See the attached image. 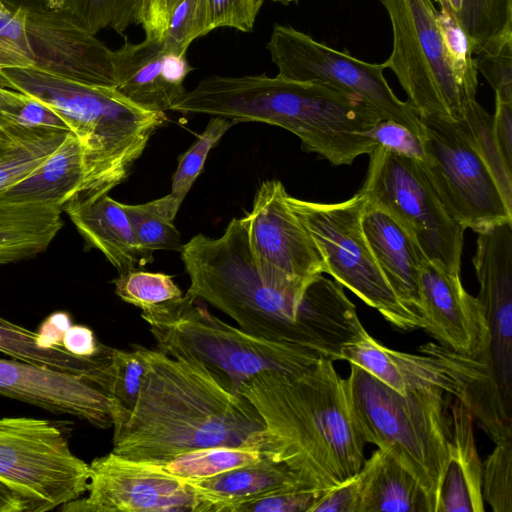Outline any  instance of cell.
<instances>
[{
	"mask_svg": "<svg viewBox=\"0 0 512 512\" xmlns=\"http://www.w3.org/2000/svg\"><path fill=\"white\" fill-rule=\"evenodd\" d=\"M146 370L130 410H112V451L164 461L212 446L262 448L263 421L254 406L207 367L140 344Z\"/></svg>",
	"mask_w": 512,
	"mask_h": 512,
	"instance_id": "6da1fadb",
	"label": "cell"
},
{
	"mask_svg": "<svg viewBox=\"0 0 512 512\" xmlns=\"http://www.w3.org/2000/svg\"><path fill=\"white\" fill-rule=\"evenodd\" d=\"M238 394L264 424L263 455L284 464L304 485L328 490L356 474L365 462L362 438L347 391L333 361L309 368L263 371Z\"/></svg>",
	"mask_w": 512,
	"mask_h": 512,
	"instance_id": "7a4b0ae2",
	"label": "cell"
},
{
	"mask_svg": "<svg viewBox=\"0 0 512 512\" xmlns=\"http://www.w3.org/2000/svg\"><path fill=\"white\" fill-rule=\"evenodd\" d=\"M0 87L47 104L85 151V184L78 194L109 193L126 180L165 112L147 111L116 88L73 81L36 68L0 69Z\"/></svg>",
	"mask_w": 512,
	"mask_h": 512,
	"instance_id": "3957f363",
	"label": "cell"
},
{
	"mask_svg": "<svg viewBox=\"0 0 512 512\" xmlns=\"http://www.w3.org/2000/svg\"><path fill=\"white\" fill-rule=\"evenodd\" d=\"M180 255L190 278L186 294L211 304L251 335L304 348L298 317L305 288L282 289L262 282L244 217L233 218L218 238L195 235Z\"/></svg>",
	"mask_w": 512,
	"mask_h": 512,
	"instance_id": "277c9868",
	"label": "cell"
},
{
	"mask_svg": "<svg viewBox=\"0 0 512 512\" xmlns=\"http://www.w3.org/2000/svg\"><path fill=\"white\" fill-rule=\"evenodd\" d=\"M346 384L364 441L404 466L423 488L431 512H437L448 460V406L453 396L434 386L401 394L355 364H350Z\"/></svg>",
	"mask_w": 512,
	"mask_h": 512,
	"instance_id": "5b68a950",
	"label": "cell"
},
{
	"mask_svg": "<svg viewBox=\"0 0 512 512\" xmlns=\"http://www.w3.org/2000/svg\"><path fill=\"white\" fill-rule=\"evenodd\" d=\"M141 317L158 351L207 367L234 393L260 372L297 373L320 358L302 347L234 327L211 314L201 299L188 294L142 310Z\"/></svg>",
	"mask_w": 512,
	"mask_h": 512,
	"instance_id": "8992f818",
	"label": "cell"
},
{
	"mask_svg": "<svg viewBox=\"0 0 512 512\" xmlns=\"http://www.w3.org/2000/svg\"><path fill=\"white\" fill-rule=\"evenodd\" d=\"M171 110L279 126L298 136L303 150L327 142L342 117L341 97L335 87L265 74L207 77L179 97Z\"/></svg>",
	"mask_w": 512,
	"mask_h": 512,
	"instance_id": "52a82bcc",
	"label": "cell"
},
{
	"mask_svg": "<svg viewBox=\"0 0 512 512\" xmlns=\"http://www.w3.org/2000/svg\"><path fill=\"white\" fill-rule=\"evenodd\" d=\"M392 28L385 61L420 118L460 122L476 100L477 85L455 68L438 24L433 0H378Z\"/></svg>",
	"mask_w": 512,
	"mask_h": 512,
	"instance_id": "ba28073f",
	"label": "cell"
},
{
	"mask_svg": "<svg viewBox=\"0 0 512 512\" xmlns=\"http://www.w3.org/2000/svg\"><path fill=\"white\" fill-rule=\"evenodd\" d=\"M286 200L315 241L325 273L395 327L406 331L423 328L420 315L391 289L365 239L361 220L367 199L361 191L338 203L310 202L289 194Z\"/></svg>",
	"mask_w": 512,
	"mask_h": 512,
	"instance_id": "9c48e42d",
	"label": "cell"
},
{
	"mask_svg": "<svg viewBox=\"0 0 512 512\" xmlns=\"http://www.w3.org/2000/svg\"><path fill=\"white\" fill-rule=\"evenodd\" d=\"M361 191L369 205L391 215L423 257L460 274L465 228L443 206L420 161L377 146Z\"/></svg>",
	"mask_w": 512,
	"mask_h": 512,
	"instance_id": "30bf717a",
	"label": "cell"
},
{
	"mask_svg": "<svg viewBox=\"0 0 512 512\" xmlns=\"http://www.w3.org/2000/svg\"><path fill=\"white\" fill-rule=\"evenodd\" d=\"M89 464L70 449L56 423L33 417L0 418V480L29 512L59 508L87 492Z\"/></svg>",
	"mask_w": 512,
	"mask_h": 512,
	"instance_id": "8fae6325",
	"label": "cell"
},
{
	"mask_svg": "<svg viewBox=\"0 0 512 512\" xmlns=\"http://www.w3.org/2000/svg\"><path fill=\"white\" fill-rule=\"evenodd\" d=\"M266 47L278 76L326 83L355 95L381 119L395 121L423 138L421 118L408 101L395 95L384 76L385 61H363L289 25L275 24Z\"/></svg>",
	"mask_w": 512,
	"mask_h": 512,
	"instance_id": "7c38bea8",
	"label": "cell"
},
{
	"mask_svg": "<svg viewBox=\"0 0 512 512\" xmlns=\"http://www.w3.org/2000/svg\"><path fill=\"white\" fill-rule=\"evenodd\" d=\"M423 171L448 214L480 233L512 222L509 208L488 167L458 122L421 118Z\"/></svg>",
	"mask_w": 512,
	"mask_h": 512,
	"instance_id": "4fadbf2b",
	"label": "cell"
},
{
	"mask_svg": "<svg viewBox=\"0 0 512 512\" xmlns=\"http://www.w3.org/2000/svg\"><path fill=\"white\" fill-rule=\"evenodd\" d=\"M287 194L279 180L259 186L252 210L244 217L247 240L262 282L302 290L326 267L315 241L288 205Z\"/></svg>",
	"mask_w": 512,
	"mask_h": 512,
	"instance_id": "5bb4252c",
	"label": "cell"
},
{
	"mask_svg": "<svg viewBox=\"0 0 512 512\" xmlns=\"http://www.w3.org/2000/svg\"><path fill=\"white\" fill-rule=\"evenodd\" d=\"M88 495L60 507L69 512H199L186 479L156 461L134 460L111 451L90 464Z\"/></svg>",
	"mask_w": 512,
	"mask_h": 512,
	"instance_id": "9a60e30c",
	"label": "cell"
},
{
	"mask_svg": "<svg viewBox=\"0 0 512 512\" xmlns=\"http://www.w3.org/2000/svg\"><path fill=\"white\" fill-rule=\"evenodd\" d=\"M25 33L30 67L85 84L117 87L113 51L69 12L26 11Z\"/></svg>",
	"mask_w": 512,
	"mask_h": 512,
	"instance_id": "2e32d148",
	"label": "cell"
},
{
	"mask_svg": "<svg viewBox=\"0 0 512 512\" xmlns=\"http://www.w3.org/2000/svg\"><path fill=\"white\" fill-rule=\"evenodd\" d=\"M419 297L422 329L451 351L479 356L489 368V329L485 310L478 298L465 290L460 274L423 260Z\"/></svg>",
	"mask_w": 512,
	"mask_h": 512,
	"instance_id": "e0dca14e",
	"label": "cell"
},
{
	"mask_svg": "<svg viewBox=\"0 0 512 512\" xmlns=\"http://www.w3.org/2000/svg\"><path fill=\"white\" fill-rule=\"evenodd\" d=\"M0 394L97 428L112 427L111 399L84 377L20 360L0 359Z\"/></svg>",
	"mask_w": 512,
	"mask_h": 512,
	"instance_id": "ac0fdd59",
	"label": "cell"
},
{
	"mask_svg": "<svg viewBox=\"0 0 512 512\" xmlns=\"http://www.w3.org/2000/svg\"><path fill=\"white\" fill-rule=\"evenodd\" d=\"M299 324L307 348L332 361L341 360L343 349L368 333L343 286L322 274L313 276L305 287Z\"/></svg>",
	"mask_w": 512,
	"mask_h": 512,
	"instance_id": "d6986e66",
	"label": "cell"
},
{
	"mask_svg": "<svg viewBox=\"0 0 512 512\" xmlns=\"http://www.w3.org/2000/svg\"><path fill=\"white\" fill-rule=\"evenodd\" d=\"M62 212L68 215L85 241L103 253L119 275L147 264L123 204L108 193L77 194L63 205Z\"/></svg>",
	"mask_w": 512,
	"mask_h": 512,
	"instance_id": "ffe728a7",
	"label": "cell"
},
{
	"mask_svg": "<svg viewBox=\"0 0 512 512\" xmlns=\"http://www.w3.org/2000/svg\"><path fill=\"white\" fill-rule=\"evenodd\" d=\"M362 230L370 250L397 298L418 313L419 273L425 258L406 230L387 212L368 204Z\"/></svg>",
	"mask_w": 512,
	"mask_h": 512,
	"instance_id": "44dd1931",
	"label": "cell"
},
{
	"mask_svg": "<svg viewBox=\"0 0 512 512\" xmlns=\"http://www.w3.org/2000/svg\"><path fill=\"white\" fill-rule=\"evenodd\" d=\"M341 360L359 366L401 394L414 388L434 386L453 398L459 397L458 386L437 357L387 348L369 333L345 347Z\"/></svg>",
	"mask_w": 512,
	"mask_h": 512,
	"instance_id": "7402d4cb",
	"label": "cell"
},
{
	"mask_svg": "<svg viewBox=\"0 0 512 512\" xmlns=\"http://www.w3.org/2000/svg\"><path fill=\"white\" fill-rule=\"evenodd\" d=\"M450 442L437 512H483L482 466L473 421L467 406L453 398L450 406Z\"/></svg>",
	"mask_w": 512,
	"mask_h": 512,
	"instance_id": "603a6c76",
	"label": "cell"
},
{
	"mask_svg": "<svg viewBox=\"0 0 512 512\" xmlns=\"http://www.w3.org/2000/svg\"><path fill=\"white\" fill-rule=\"evenodd\" d=\"M85 151L70 131L63 142L30 174L0 193V203L14 205H63L85 184Z\"/></svg>",
	"mask_w": 512,
	"mask_h": 512,
	"instance_id": "cb8c5ba5",
	"label": "cell"
},
{
	"mask_svg": "<svg viewBox=\"0 0 512 512\" xmlns=\"http://www.w3.org/2000/svg\"><path fill=\"white\" fill-rule=\"evenodd\" d=\"M161 40L145 38L140 43L128 40L114 53L118 85L116 89L135 105L151 112L171 110L186 91L170 83L164 72Z\"/></svg>",
	"mask_w": 512,
	"mask_h": 512,
	"instance_id": "d4e9b609",
	"label": "cell"
},
{
	"mask_svg": "<svg viewBox=\"0 0 512 512\" xmlns=\"http://www.w3.org/2000/svg\"><path fill=\"white\" fill-rule=\"evenodd\" d=\"M187 481L197 492L199 512H235L241 504L272 491L304 485L284 464L265 455L257 462L212 477Z\"/></svg>",
	"mask_w": 512,
	"mask_h": 512,
	"instance_id": "484cf974",
	"label": "cell"
},
{
	"mask_svg": "<svg viewBox=\"0 0 512 512\" xmlns=\"http://www.w3.org/2000/svg\"><path fill=\"white\" fill-rule=\"evenodd\" d=\"M52 206L0 203V265L43 253L63 226Z\"/></svg>",
	"mask_w": 512,
	"mask_h": 512,
	"instance_id": "4316f807",
	"label": "cell"
},
{
	"mask_svg": "<svg viewBox=\"0 0 512 512\" xmlns=\"http://www.w3.org/2000/svg\"><path fill=\"white\" fill-rule=\"evenodd\" d=\"M359 512H431L417 479L392 455L377 449L369 459Z\"/></svg>",
	"mask_w": 512,
	"mask_h": 512,
	"instance_id": "83f0119b",
	"label": "cell"
},
{
	"mask_svg": "<svg viewBox=\"0 0 512 512\" xmlns=\"http://www.w3.org/2000/svg\"><path fill=\"white\" fill-rule=\"evenodd\" d=\"M130 347L126 351L102 344L90 378L111 399L112 410H130L140 394L146 363L139 345Z\"/></svg>",
	"mask_w": 512,
	"mask_h": 512,
	"instance_id": "f1b7e54d",
	"label": "cell"
},
{
	"mask_svg": "<svg viewBox=\"0 0 512 512\" xmlns=\"http://www.w3.org/2000/svg\"><path fill=\"white\" fill-rule=\"evenodd\" d=\"M0 352L16 360L80 375L90 382L98 364V353L93 357H79L61 346H48L38 333L0 317Z\"/></svg>",
	"mask_w": 512,
	"mask_h": 512,
	"instance_id": "f546056e",
	"label": "cell"
},
{
	"mask_svg": "<svg viewBox=\"0 0 512 512\" xmlns=\"http://www.w3.org/2000/svg\"><path fill=\"white\" fill-rule=\"evenodd\" d=\"M68 132L13 125L10 136L0 146V193L36 169L63 142Z\"/></svg>",
	"mask_w": 512,
	"mask_h": 512,
	"instance_id": "4dcf8cb0",
	"label": "cell"
},
{
	"mask_svg": "<svg viewBox=\"0 0 512 512\" xmlns=\"http://www.w3.org/2000/svg\"><path fill=\"white\" fill-rule=\"evenodd\" d=\"M123 204V203H122ZM181 206L171 194L143 204H123L137 246L147 264L153 261V252L183 248L174 218Z\"/></svg>",
	"mask_w": 512,
	"mask_h": 512,
	"instance_id": "1f68e13d",
	"label": "cell"
},
{
	"mask_svg": "<svg viewBox=\"0 0 512 512\" xmlns=\"http://www.w3.org/2000/svg\"><path fill=\"white\" fill-rule=\"evenodd\" d=\"M263 457L258 446H212L156 461L171 475L186 480H200L259 461Z\"/></svg>",
	"mask_w": 512,
	"mask_h": 512,
	"instance_id": "d6a6232c",
	"label": "cell"
},
{
	"mask_svg": "<svg viewBox=\"0 0 512 512\" xmlns=\"http://www.w3.org/2000/svg\"><path fill=\"white\" fill-rule=\"evenodd\" d=\"M458 123L494 177L507 206L512 209V170L506 166L496 142L493 115L474 100Z\"/></svg>",
	"mask_w": 512,
	"mask_h": 512,
	"instance_id": "836d02e7",
	"label": "cell"
},
{
	"mask_svg": "<svg viewBox=\"0 0 512 512\" xmlns=\"http://www.w3.org/2000/svg\"><path fill=\"white\" fill-rule=\"evenodd\" d=\"M115 293L126 303L141 310L183 296L173 278L165 273L131 270L114 280Z\"/></svg>",
	"mask_w": 512,
	"mask_h": 512,
	"instance_id": "e575fe53",
	"label": "cell"
},
{
	"mask_svg": "<svg viewBox=\"0 0 512 512\" xmlns=\"http://www.w3.org/2000/svg\"><path fill=\"white\" fill-rule=\"evenodd\" d=\"M236 121L213 116L193 145L179 157L172 178L171 195L182 204L193 183L202 172L210 150Z\"/></svg>",
	"mask_w": 512,
	"mask_h": 512,
	"instance_id": "d590c367",
	"label": "cell"
},
{
	"mask_svg": "<svg viewBox=\"0 0 512 512\" xmlns=\"http://www.w3.org/2000/svg\"><path fill=\"white\" fill-rule=\"evenodd\" d=\"M211 31L207 0H180L170 15L161 41L165 51L186 55L193 40Z\"/></svg>",
	"mask_w": 512,
	"mask_h": 512,
	"instance_id": "8d00e7d4",
	"label": "cell"
},
{
	"mask_svg": "<svg viewBox=\"0 0 512 512\" xmlns=\"http://www.w3.org/2000/svg\"><path fill=\"white\" fill-rule=\"evenodd\" d=\"M482 495L494 512H512V439L496 443L483 463Z\"/></svg>",
	"mask_w": 512,
	"mask_h": 512,
	"instance_id": "74e56055",
	"label": "cell"
},
{
	"mask_svg": "<svg viewBox=\"0 0 512 512\" xmlns=\"http://www.w3.org/2000/svg\"><path fill=\"white\" fill-rule=\"evenodd\" d=\"M474 59L477 71L493 88L495 100L512 101V39L485 46Z\"/></svg>",
	"mask_w": 512,
	"mask_h": 512,
	"instance_id": "f35d334b",
	"label": "cell"
},
{
	"mask_svg": "<svg viewBox=\"0 0 512 512\" xmlns=\"http://www.w3.org/2000/svg\"><path fill=\"white\" fill-rule=\"evenodd\" d=\"M26 11L0 6V69L31 65L25 33Z\"/></svg>",
	"mask_w": 512,
	"mask_h": 512,
	"instance_id": "ab89813d",
	"label": "cell"
},
{
	"mask_svg": "<svg viewBox=\"0 0 512 512\" xmlns=\"http://www.w3.org/2000/svg\"><path fill=\"white\" fill-rule=\"evenodd\" d=\"M324 492L305 485L290 486L243 503L235 512H310Z\"/></svg>",
	"mask_w": 512,
	"mask_h": 512,
	"instance_id": "60d3db41",
	"label": "cell"
},
{
	"mask_svg": "<svg viewBox=\"0 0 512 512\" xmlns=\"http://www.w3.org/2000/svg\"><path fill=\"white\" fill-rule=\"evenodd\" d=\"M368 478V466L326 490L310 512H359Z\"/></svg>",
	"mask_w": 512,
	"mask_h": 512,
	"instance_id": "b9f144b4",
	"label": "cell"
},
{
	"mask_svg": "<svg viewBox=\"0 0 512 512\" xmlns=\"http://www.w3.org/2000/svg\"><path fill=\"white\" fill-rule=\"evenodd\" d=\"M264 0H207L212 29L230 27L242 32L253 30Z\"/></svg>",
	"mask_w": 512,
	"mask_h": 512,
	"instance_id": "7bdbcfd3",
	"label": "cell"
},
{
	"mask_svg": "<svg viewBox=\"0 0 512 512\" xmlns=\"http://www.w3.org/2000/svg\"><path fill=\"white\" fill-rule=\"evenodd\" d=\"M70 131L62 117L50 106L24 94L23 99L1 119L2 125Z\"/></svg>",
	"mask_w": 512,
	"mask_h": 512,
	"instance_id": "ee69618b",
	"label": "cell"
},
{
	"mask_svg": "<svg viewBox=\"0 0 512 512\" xmlns=\"http://www.w3.org/2000/svg\"><path fill=\"white\" fill-rule=\"evenodd\" d=\"M371 136L377 146L390 152L418 161L424 157L422 138L395 121L380 119Z\"/></svg>",
	"mask_w": 512,
	"mask_h": 512,
	"instance_id": "f6af8a7d",
	"label": "cell"
},
{
	"mask_svg": "<svg viewBox=\"0 0 512 512\" xmlns=\"http://www.w3.org/2000/svg\"><path fill=\"white\" fill-rule=\"evenodd\" d=\"M180 0H140L137 24L145 31V38L161 40L170 15Z\"/></svg>",
	"mask_w": 512,
	"mask_h": 512,
	"instance_id": "bcb514c9",
	"label": "cell"
},
{
	"mask_svg": "<svg viewBox=\"0 0 512 512\" xmlns=\"http://www.w3.org/2000/svg\"><path fill=\"white\" fill-rule=\"evenodd\" d=\"M493 129L503 160L512 170V101L495 100Z\"/></svg>",
	"mask_w": 512,
	"mask_h": 512,
	"instance_id": "7dc6e473",
	"label": "cell"
},
{
	"mask_svg": "<svg viewBox=\"0 0 512 512\" xmlns=\"http://www.w3.org/2000/svg\"><path fill=\"white\" fill-rule=\"evenodd\" d=\"M61 347L79 357H93L101 347L93 331L83 325H71L64 333Z\"/></svg>",
	"mask_w": 512,
	"mask_h": 512,
	"instance_id": "c3c4849f",
	"label": "cell"
},
{
	"mask_svg": "<svg viewBox=\"0 0 512 512\" xmlns=\"http://www.w3.org/2000/svg\"><path fill=\"white\" fill-rule=\"evenodd\" d=\"M71 326L67 314L58 312L51 315L41 326L38 333L42 341L48 346H61L65 331Z\"/></svg>",
	"mask_w": 512,
	"mask_h": 512,
	"instance_id": "681fc988",
	"label": "cell"
},
{
	"mask_svg": "<svg viewBox=\"0 0 512 512\" xmlns=\"http://www.w3.org/2000/svg\"><path fill=\"white\" fill-rule=\"evenodd\" d=\"M0 512H29L26 500L1 480Z\"/></svg>",
	"mask_w": 512,
	"mask_h": 512,
	"instance_id": "f907efd6",
	"label": "cell"
},
{
	"mask_svg": "<svg viewBox=\"0 0 512 512\" xmlns=\"http://www.w3.org/2000/svg\"><path fill=\"white\" fill-rule=\"evenodd\" d=\"M0 3L10 11H29L47 8L46 0H0Z\"/></svg>",
	"mask_w": 512,
	"mask_h": 512,
	"instance_id": "816d5d0a",
	"label": "cell"
},
{
	"mask_svg": "<svg viewBox=\"0 0 512 512\" xmlns=\"http://www.w3.org/2000/svg\"><path fill=\"white\" fill-rule=\"evenodd\" d=\"M24 94L0 87V118L23 99Z\"/></svg>",
	"mask_w": 512,
	"mask_h": 512,
	"instance_id": "f5cc1de1",
	"label": "cell"
},
{
	"mask_svg": "<svg viewBox=\"0 0 512 512\" xmlns=\"http://www.w3.org/2000/svg\"><path fill=\"white\" fill-rule=\"evenodd\" d=\"M11 125L0 126V146L7 140L11 133Z\"/></svg>",
	"mask_w": 512,
	"mask_h": 512,
	"instance_id": "db71d44e",
	"label": "cell"
},
{
	"mask_svg": "<svg viewBox=\"0 0 512 512\" xmlns=\"http://www.w3.org/2000/svg\"><path fill=\"white\" fill-rule=\"evenodd\" d=\"M274 2H278L284 5H289L291 3H296L298 0H273Z\"/></svg>",
	"mask_w": 512,
	"mask_h": 512,
	"instance_id": "11a10c76",
	"label": "cell"
},
{
	"mask_svg": "<svg viewBox=\"0 0 512 512\" xmlns=\"http://www.w3.org/2000/svg\"><path fill=\"white\" fill-rule=\"evenodd\" d=\"M0 6H2L1 3H0Z\"/></svg>",
	"mask_w": 512,
	"mask_h": 512,
	"instance_id": "9f6ffc18",
	"label": "cell"
}]
</instances>
